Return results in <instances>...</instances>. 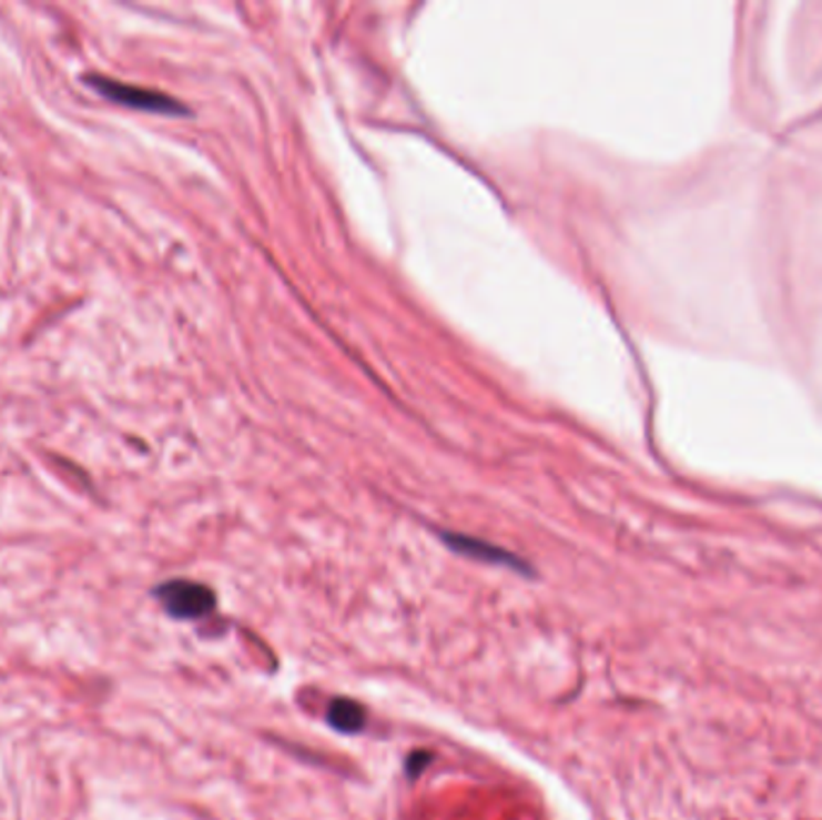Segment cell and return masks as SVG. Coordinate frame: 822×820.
Segmentation results:
<instances>
[{
    "label": "cell",
    "instance_id": "1",
    "mask_svg": "<svg viewBox=\"0 0 822 820\" xmlns=\"http://www.w3.org/2000/svg\"><path fill=\"white\" fill-rule=\"evenodd\" d=\"M84 82L90 84L97 94L125 109L162 113V117H191V109H187L183 102H179L176 97L164 94V92L138 88V84H125V82L104 78V75H84Z\"/></svg>",
    "mask_w": 822,
    "mask_h": 820
},
{
    "label": "cell",
    "instance_id": "2",
    "mask_svg": "<svg viewBox=\"0 0 822 820\" xmlns=\"http://www.w3.org/2000/svg\"><path fill=\"white\" fill-rule=\"evenodd\" d=\"M154 597L162 601V607L169 616L183 618V621H193L214 611L216 595L207 585L193 580H169L154 589Z\"/></svg>",
    "mask_w": 822,
    "mask_h": 820
},
{
    "label": "cell",
    "instance_id": "3",
    "mask_svg": "<svg viewBox=\"0 0 822 820\" xmlns=\"http://www.w3.org/2000/svg\"><path fill=\"white\" fill-rule=\"evenodd\" d=\"M440 537L455 554H461V556L474 558V560H484V564L508 566V568L519 570V573H529V566L525 564L522 558L500 549V546H496V544H488L484 539L467 537V535H457V532H443Z\"/></svg>",
    "mask_w": 822,
    "mask_h": 820
},
{
    "label": "cell",
    "instance_id": "4",
    "mask_svg": "<svg viewBox=\"0 0 822 820\" xmlns=\"http://www.w3.org/2000/svg\"><path fill=\"white\" fill-rule=\"evenodd\" d=\"M327 725L339 733H358L366 727V708L352 698H335L327 708Z\"/></svg>",
    "mask_w": 822,
    "mask_h": 820
},
{
    "label": "cell",
    "instance_id": "5",
    "mask_svg": "<svg viewBox=\"0 0 822 820\" xmlns=\"http://www.w3.org/2000/svg\"><path fill=\"white\" fill-rule=\"evenodd\" d=\"M428 762H430V753H426V751L412 753L409 756V762H407V775L414 780V777L422 775V770L428 766Z\"/></svg>",
    "mask_w": 822,
    "mask_h": 820
}]
</instances>
